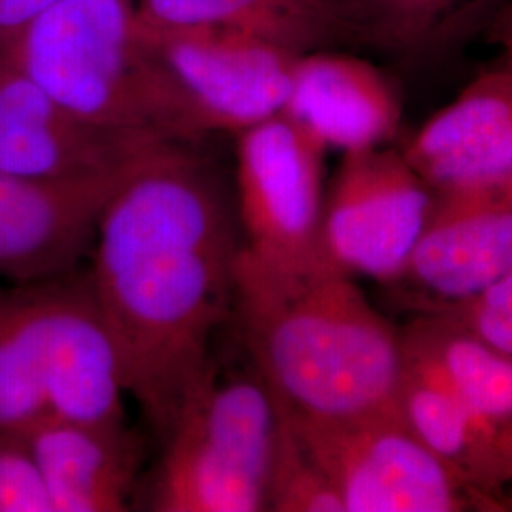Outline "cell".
I'll list each match as a JSON object with an SVG mask.
<instances>
[{"mask_svg":"<svg viewBox=\"0 0 512 512\" xmlns=\"http://www.w3.org/2000/svg\"><path fill=\"white\" fill-rule=\"evenodd\" d=\"M241 245L236 203L186 143L152 148L103 209L88 277L160 439L232 319Z\"/></svg>","mask_w":512,"mask_h":512,"instance_id":"6da1fadb","label":"cell"},{"mask_svg":"<svg viewBox=\"0 0 512 512\" xmlns=\"http://www.w3.org/2000/svg\"><path fill=\"white\" fill-rule=\"evenodd\" d=\"M232 319L275 404L296 420H349L397 406L401 330L329 260L281 266L241 245Z\"/></svg>","mask_w":512,"mask_h":512,"instance_id":"7a4b0ae2","label":"cell"},{"mask_svg":"<svg viewBox=\"0 0 512 512\" xmlns=\"http://www.w3.org/2000/svg\"><path fill=\"white\" fill-rule=\"evenodd\" d=\"M275 433L277 406L251 359L224 365L213 349L162 439L150 509L268 511Z\"/></svg>","mask_w":512,"mask_h":512,"instance_id":"3957f363","label":"cell"},{"mask_svg":"<svg viewBox=\"0 0 512 512\" xmlns=\"http://www.w3.org/2000/svg\"><path fill=\"white\" fill-rule=\"evenodd\" d=\"M133 14V0H57L0 42V57L82 122L181 143L139 54Z\"/></svg>","mask_w":512,"mask_h":512,"instance_id":"277c9868","label":"cell"},{"mask_svg":"<svg viewBox=\"0 0 512 512\" xmlns=\"http://www.w3.org/2000/svg\"><path fill=\"white\" fill-rule=\"evenodd\" d=\"M133 35L181 143L215 131L238 135L285 109L300 54L238 33L145 27L135 19Z\"/></svg>","mask_w":512,"mask_h":512,"instance_id":"5b68a950","label":"cell"},{"mask_svg":"<svg viewBox=\"0 0 512 512\" xmlns=\"http://www.w3.org/2000/svg\"><path fill=\"white\" fill-rule=\"evenodd\" d=\"M283 414L344 512H488L471 484L412 433L397 406L340 421Z\"/></svg>","mask_w":512,"mask_h":512,"instance_id":"8992f818","label":"cell"},{"mask_svg":"<svg viewBox=\"0 0 512 512\" xmlns=\"http://www.w3.org/2000/svg\"><path fill=\"white\" fill-rule=\"evenodd\" d=\"M327 148L283 112L238 133L243 249L281 266L327 260L321 245Z\"/></svg>","mask_w":512,"mask_h":512,"instance_id":"52a82bcc","label":"cell"},{"mask_svg":"<svg viewBox=\"0 0 512 512\" xmlns=\"http://www.w3.org/2000/svg\"><path fill=\"white\" fill-rule=\"evenodd\" d=\"M431 209V188L401 150L344 152L323 203V255L351 277L397 283Z\"/></svg>","mask_w":512,"mask_h":512,"instance_id":"ba28073f","label":"cell"},{"mask_svg":"<svg viewBox=\"0 0 512 512\" xmlns=\"http://www.w3.org/2000/svg\"><path fill=\"white\" fill-rule=\"evenodd\" d=\"M143 156L107 171L61 177L0 171V275L21 285L74 272L92 253L112 192Z\"/></svg>","mask_w":512,"mask_h":512,"instance_id":"9c48e42d","label":"cell"},{"mask_svg":"<svg viewBox=\"0 0 512 512\" xmlns=\"http://www.w3.org/2000/svg\"><path fill=\"white\" fill-rule=\"evenodd\" d=\"M433 203L512 202V76L482 74L404 145Z\"/></svg>","mask_w":512,"mask_h":512,"instance_id":"30bf717a","label":"cell"},{"mask_svg":"<svg viewBox=\"0 0 512 512\" xmlns=\"http://www.w3.org/2000/svg\"><path fill=\"white\" fill-rule=\"evenodd\" d=\"M44 382L57 418L126 423L124 366L88 272L46 279Z\"/></svg>","mask_w":512,"mask_h":512,"instance_id":"8fae6325","label":"cell"},{"mask_svg":"<svg viewBox=\"0 0 512 512\" xmlns=\"http://www.w3.org/2000/svg\"><path fill=\"white\" fill-rule=\"evenodd\" d=\"M164 143L171 141L78 120L0 57V171L35 177L107 171Z\"/></svg>","mask_w":512,"mask_h":512,"instance_id":"7c38bea8","label":"cell"},{"mask_svg":"<svg viewBox=\"0 0 512 512\" xmlns=\"http://www.w3.org/2000/svg\"><path fill=\"white\" fill-rule=\"evenodd\" d=\"M401 99L389 78L361 57L330 48L298 55L283 114L323 147H384L401 126Z\"/></svg>","mask_w":512,"mask_h":512,"instance_id":"4fadbf2b","label":"cell"},{"mask_svg":"<svg viewBox=\"0 0 512 512\" xmlns=\"http://www.w3.org/2000/svg\"><path fill=\"white\" fill-rule=\"evenodd\" d=\"M23 433L52 512L128 511L143 458L128 421L93 425L46 414Z\"/></svg>","mask_w":512,"mask_h":512,"instance_id":"5bb4252c","label":"cell"},{"mask_svg":"<svg viewBox=\"0 0 512 512\" xmlns=\"http://www.w3.org/2000/svg\"><path fill=\"white\" fill-rule=\"evenodd\" d=\"M512 274V202L433 203L401 281L450 306Z\"/></svg>","mask_w":512,"mask_h":512,"instance_id":"9a60e30c","label":"cell"},{"mask_svg":"<svg viewBox=\"0 0 512 512\" xmlns=\"http://www.w3.org/2000/svg\"><path fill=\"white\" fill-rule=\"evenodd\" d=\"M133 19L145 27L238 33L294 54L357 42L338 0H141Z\"/></svg>","mask_w":512,"mask_h":512,"instance_id":"2e32d148","label":"cell"},{"mask_svg":"<svg viewBox=\"0 0 512 512\" xmlns=\"http://www.w3.org/2000/svg\"><path fill=\"white\" fill-rule=\"evenodd\" d=\"M397 408L412 433L458 471L484 501L482 486L488 475L495 437L478 425L467 404L431 357L404 336ZM484 505L488 509L486 501Z\"/></svg>","mask_w":512,"mask_h":512,"instance_id":"e0dca14e","label":"cell"},{"mask_svg":"<svg viewBox=\"0 0 512 512\" xmlns=\"http://www.w3.org/2000/svg\"><path fill=\"white\" fill-rule=\"evenodd\" d=\"M427 353L458 391L478 425L492 437L512 421V359L475 330L437 311L403 332Z\"/></svg>","mask_w":512,"mask_h":512,"instance_id":"ac0fdd59","label":"cell"},{"mask_svg":"<svg viewBox=\"0 0 512 512\" xmlns=\"http://www.w3.org/2000/svg\"><path fill=\"white\" fill-rule=\"evenodd\" d=\"M46 279L0 289V427L25 431L50 414L44 382Z\"/></svg>","mask_w":512,"mask_h":512,"instance_id":"d6986e66","label":"cell"},{"mask_svg":"<svg viewBox=\"0 0 512 512\" xmlns=\"http://www.w3.org/2000/svg\"><path fill=\"white\" fill-rule=\"evenodd\" d=\"M357 42L397 55L433 50L456 27L473 0H338Z\"/></svg>","mask_w":512,"mask_h":512,"instance_id":"ffe728a7","label":"cell"},{"mask_svg":"<svg viewBox=\"0 0 512 512\" xmlns=\"http://www.w3.org/2000/svg\"><path fill=\"white\" fill-rule=\"evenodd\" d=\"M268 511L344 512L329 478L279 408L268 480Z\"/></svg>","mask_w":512,"mask_h":512,"instance_id":"44dd1931","label":"cell"},{"mask_svg":"<svg viewBox=\"0 0 512 512\" xmlns=\"http://www.w3.org/2000/svg\"><path fill=\"white\" fill-rule=\"evenodd\" d=\"M0 512H52L25 433L4 427H0Z\"/></svg>","mask_w":512,"mask_h":512,"instance_id":"7402d4cb","label":"cell"},{"mask_svg":"<svg viewBox=\"0 0 512 512\" xmlns=\"http://www.w3.org/2000/svg\"><path fill=\"white\" fill-rule=\"evenodd\" d=\"M437 311L458 319L512 359V274L471 300Z\"/></svg>","mask_w":512,"mask_h":512,"instance_id":"603a6c76","label":"cell"},{"mask_svg":"<svg viewBox=\"0 0 512 512\" xmlns=\"http://www.w3.org/2000/svg\"><path fill=\"white\" fill-rule=\"evenodd\" d=\"M482 497L490 512H512V421L495 437Z\"/></svg>","mask_w":512,"mask_h":512,"instance_id":"cb8c5ba5","label":"cell"},{"mask_svg":"<svg viewBox=\"0 0 512 512\" xmlns=\"http://www.w3.org/2000/svg\"><path fill=\"white\" fill-rule=\"evenodd\" d=\"M57 0H0V42L16 35Z\"/></svg>","mask_w":512,"mask_h":512,"instance_id":"d4e9b609","label":"cell"},{"mask_svg":"<svg viewBox=\"0 0 512 512\" xmlns=\"http://www.w3.org/2000/svg\"><path fill=\"white\" fill-rule=\"evenodd\" d=\"M495 40L503 54V67L499 71L512 76V2L499 16L495 25Z\"/></svg>","mask_w":512,"mask_h":512,"instance_id":"484cf974","label":"cell"}]
</instances>
